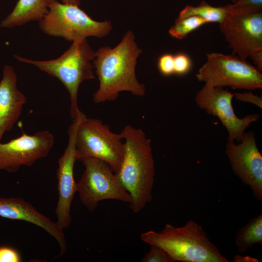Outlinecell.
I'll use <instances>...</instances> for the list:
<instances>
[{
	"instance_id": "1",
	"label": "cell",
	"mask_w": 262,
	"mask_h": 262,
	"mask_svg": "<svg viewBox=\"0 0 262 262\" xmlns=\"http://www.w3.org/2000/svg\"><path fill=\"white\" fill-rule=\"evenodd\" d=\"M141 53L131 31L124 34L116 47H101L95 52L93 65L99 81L93 96L95 103L114 100L123 91L138 97L145 95V86L135 74L137 59Z\"/></svg>"
},
{
	"instance_id": "2",
	"label": "cell",
	"mask_w": 262,
	"mask_h": 262,
	"mask_svg": "<svg viewBox=\"0 0 262 262\" xmlns=\"http://www.w3.org/2000/svg\"><path fill=\"white\" fill-rule=\"evenodd\" d=\"M121 133L124 154L116 175L131 196L130 209L138 213L152 199L155 168L151 139L142 130L129 125Z\"/></svg>"
},
{
	"instance_id": "3",
	"label": "cell",
	"mask_w": 262,
	"mask_h": 262,
	"mask_svg": "<svg viewBox=\"0 0 262 262\" xmlns=\"http://www.w3.org/2000/svg\"><path fill=\"white\" fill-rule=\"evenodd\" d=\"M140 237L143 242L164 249L174 262H228L202 227L192 220L181 227L166 224L160 231L149 230Z\"/></svg>"
},
{
	"instance_id": "4",
	"label": "cell",
	"mask_w": 262,
	"mask_h": 262,
	"mask_svg": "<svg viewBox=\"0 0 262 262\" xmlns=\"http://www.w3.org/2000/svg\"><path fill=\"white\" fill-rule=\"evenodd\" d=\"M18 61L32 64L50 76L60 80L69 94L70 115L72 120L82 114L78 105L79 86L84 81L95 78L92 62L95 52L86 39L72 42V44L58 58L48 61H35L14 55Z\"/></svg>"
},
{
	"instance_id": "5",
	"label": "cell",
	"mask_w": 262,
	"mask_h": 262,
	"mask_svg": "<svg viewBox=\"0 0 262 262\" xmlns=\"http://www.w3.org/2000/svg\"><path fill=\"white\" fill-rule=\"evenodd\" d=\"M48 8L47 13L39 21V26L50 36L73 42L89 36L102 38L112 29L111 21L94 20L77 5L55 0Z\"/></svg>"
},
{
	"instance_id": "6",
	"label": "cell",
	"mask_w": 262,
	"mask_h": 262,
	"mask_svg": "<svg viewBox=\"0 0 262 262\" xmlns=\"http://www.w3.org/2000/svg\"><path fill=\"white\" fill-rule=\"evenodd\" d=\"M122 133L112 132L100 120L84 115L76 131L75 148L77 159L82 161L94 158L108 164L113 172L120 170L124 154Z\"/></svg>"
},
{
	"instance_id": "7",
	"label": "cell",
	"mask_w": 262,
	"mask_h": 262,
	"mask_svg": "<svg viewBox=\"0 0 262 262\" xmlns=\"http://www.w3.org/2000/svg\"><path fill=\"white\" fill-rule=\"evenodd\" d=\"M199 69L196 77L213 87L229 86L248 90L262 88V74L256 67L237 56L212 52Z\"/></svg>"
},
{
	"instance_id": "8",
	"label": "cell",
	"mask_w": 262,
	"mask_h": 262,
	"mask_svg": "<svg viewBox=\"0 0 262 262\" xmlns=\"http://www.w3.org/2000/svg\"><path fill=\"white\" fill-rule=\"evenodd\" d=\"M81 162L85 170L77 182V192L89 211H94L103 200L131 202L130 194L108 164L94 158H85Z\"/></svg>"
},
{
	"instance_id": "9",
	"label": "cell",
	"mask_w": 262,
	"mask_h": 262,
	"mask_svg": "<svg viewBox=\"0 0 262 262\" xmlns=\"http://www.w3.org/2000/svg\"><path fill=\"white\" fill-rule=\"evenodd\" d=\"M220 23L232 55L243 60L262 51V11H244L230 9Z\"/></svg>"
},
{
	"instance_id": "10",
	"label": "cell",
	"mask_w": 262,
	"mask_h": 262,
	"mask_svg": "<svg viewBox=\"0 0 262 262\" xmlns=\"http://www.w3.org/2000/svg\"><path fill=\"white\" fill-rule=\"evenodd\" d=\"M233 97L234 94L223 87L205 84L196 93L195 101L199 108L220 120L227 130L228 141L239 142L246 128L258 121L261 115L254 114L242 118L237 117L232 105Z\"/></svg>"
},
{
	"instance_id": "11",
	"label": "cell",
	"mask_w": 262,
	"mask_h": 262,
	"mask_svg": "<svg viewBox=\"0 0 262 262\" xmlns=\"http://www.w3.org/2000/svg\"><path fill=\"white\" fill-rule=\"evenodd\" d=\"M54 144V137L48 131L32 135L24 133L19 137L0 143V170L14 173L22 166H31L48 156Z\"/></svg>"
},
{
	"instance_id": "12",
	"label": "cell",
	"mask_w": 262,
	"mask_h": 262,
	"mask_svg": "<svg viewBox=\"0 0 262 262\" xmlns=\"http://www.w3.org/2000/svg\"><path fill=\"white\" fill-rule=\"evenodd\" d=\"M225 153L233 172L248 186L256 199L262 200V156L252 131L245 132L238 144L228 141Z\"/></svg>"
},
{
	"instance_id": "13",
	"label": "cell",
	"mask_w": 262,
	"mask_h": 262,
	"mask_svg": "<svg viewBox=\"0 0 262 262\" xmlns=\"http://www.w3.org/2000/svg\"><path fill=\"white\" fill-rule=\"evenodd\" d=\"M84 114L73 120L68 130V141L63 154L58 160L56 171L59 194L55 209L57 219L56 222L62 229L70 225L72 217L70 210L74 195L77 192V182L74 177V167L76 161L75 136L78 126Z\"/></svg>"
},
{
	"instance_id": "14",
	"label": "cell",
	"mask_w": 262,
	"mask_h": 262,
	"mask_svg": "<svg viewBox=\"0 0 262 262\" xmlns=\"http://www.w3.org/2000/svg\"><path fill=\"white\" fill-rule=\"evenodd\" d=\"M0 216L21 220L42 228L58 242L60 249L57 257L63 255L67 249L63 229L49 217L39 212L32 204L20 197H0Z\"/></svg>"
},
{
	"instance_id": "15",
	"label": "cell",
	"mask_w": 262,
	"mask_h": 262,
	"mask_svg": "<svg viewBox=\"0 0 262 262\" xmlns=\"http://www.w3.org/2000/svg\"><path fill=\"white\" fill-rule=\"evenodd\" d=\"M17 76L13 68L5 65L0 82V143L4 133L10 131L19 118L27 101L19 90Z\"/></svg>"
},
{
	"instance_id": "16",
	"label": "cell",
	"mask_w": 262,
	"mask_h": 262,
	"mask_svg": "<svg viewBox=\"0 0 262 262\" xmlns=\"http://www.w3.org/2000/svg\"><path fill=\"white\" fill-rule=\"evenodd\" d=\"M48 11L45 0H18L12 12L1 21L0 26L12 28L30 21H39Z\"/></svg>"
},
{
	"instance_id": "17",
	"label": "cell",
	"mask_w": 262,
	"mask_h": 262,
	"mask_svg": "<svg viewBox=\"0 0 262 262\" xmlns=\"http://www.w3.org/2000/svg\"><path fill=\"white\" fill-rule=\"evenodd\" d=\"M238 251L243 253L256 244H262V214L250 219L236 235Z\"/></svg>"
},
{
	"instance_id": "18",
	"label": "cell",
	"mask_w": 262,
	"mask_h": 262,
	"mask_svg": "<svg viewBox=\"0 0 262 262\" xmlns=\"http://www.w3.org/2000/svg\"><path fill=\"white\" fill-rule=\"evenodd\" d=\"M227 10L224 6L214 7L204 1L198 5H186L180 12L178 18L197 16L205 19L207 23H220L225 18Z\"/></svg>"
},
{
	"instance_id": "19",
	"label": "cell",
	"mask_w": 262,
	"mask_h": 262,
	"mask_svg": "<svg viewBox=\"0 0 262 262\" xmlns=\"http://www.w3.org/2000/svg\"><path fill=\"white\" fill-rule=\"evenodd\" d=\"M206 23H208L205 19L197 16L177 18L174 24L170 28L168 33L172 37L182 39L192 32Z\"/></svg>"
},
{
	"instance_id": "20",
	"label": "cell",
	"mask_w": 262,
	"mask_h": 262,
	"mask_svg": "<svg viewBox=\"0 0 262 262\" xmlns=\"http://www.w3.org/2000/svg\"><path fill=\"white\" fill-rule=\"evenodd\" d=\"M150 247L141 259L142 262H174L170 256L161 247L150 245Z\"/></svg>"
},
{
	"instance_id": "21",
	"label": "cell",
	"mask_w": 262,
	"mask_h": 262,
	"mask_svg": "<svg viewBox=\"0 0 262 262\" xmlns=\"http://www.w3.org/2000/svg\"><path fill=\"white\" fill-rule=\"evenodd\" d=\"M227 6L229 8L233 10L262 11V0H239L236 3Z\"/></svg>"
},
{
	"instance_id": "22",
	"label": "cell",
	"mask_w": 262,
	"mask_h": 262,
	"mask_svg": "<svg viewBox=\"0 0 262 262\" xmlns=\"http://www.w3.org/2000/svg\"><path fill=\"white\" fill-rule=\"evenodd\" d=\"M174 73L184 75L189 71L192 63L190 58L186 54L179 53L174 56Z\"/></svg>"
},
{
	"instance_id": "23",
	"label": "cell",
	"mask_w": 262,
	"mask_h": 262,
	"mask_svg": "<svg viewBox=\"0 0 262 262\" xmlns=\"http://www.w3.org/2000/svg\"><path fill=\"white\" fill-rule=\"evenodd\" d=\"M159 71L164 76H170L174 73V56L170 53L161 55L158 61Z\"/></svg>"
},
{
	"instance_id": "24",
	"label": "cell",
	"mask_w": 262,
	"mask_h": 262,
	"mask_svg": "<svg viewBox=\"0 0 262 262\" xmlns=\"http://www.w3.org/2000/svg\"><path fill=\"white\" fill-rule=\"evenodd\" d=\"M21 256L16 249L7 246L0 247V262H20Z\"/></svg>"
},
{
	"instance_id": "25",
	"label": "cell",
	"mask_w": 262,
	"mask_h": 262,
	"mask_svg": "<svg viewBox=\"0 0 262 262\" xmlns=\"http://www.w3.org/2000/svg\"><path fill=\"white\" fill-rule=\"evenodd\" d=\"M234 97L237 100L249 102L255 104L258 107L262 108V97L253 94L251 91L245 93L237 92L234 94Z\"/></svg>"
},
{
	"instance_id": "26",
	"label": "cell",
	"mask_w": 262,
	"mask_h": 262,
	"mask_svg": "<svg viewBox=\"0 0 262 262\" xmlns=\"http://www.w3.org/2000/svg\"><path fill=\"white\" fill-rule=\"evenodd\" d=\"M250 58L256 65V68L261 72L262 70V51L254 54Z\"/></svg>"
},
{
	"instance_id": "27",
	"label": "cell",
	"mask_w": 262,
	"mask_h": 262,
	"mask_svg": "<svg viewBox=\"0 0 262 262\" xmlns=\"http://www.w3.org/2000/svg\"><path fill=\"white\" fill-rule=\"evenodd\" d=\"M47 3V6L48 5L50 2L57 0H45ZM63 3L68 4H72L78 6L80 4V0H61Z\"/></svg>"
},
{
	"instance_id": "28",
	"label": "cell",
	"mask_w": 262,
	"mask_h": 262,
	"mask_svg": "<svg viewBox=\"0 0 262 262\" xmlns=\"http://www.w3.org/2000/svg\"><path fill=\"white\" fill-rule=\"evenodd\" d=\"M231 0L234 3L237 2L239 0Z\"/></svg>"
}]
</instances>
